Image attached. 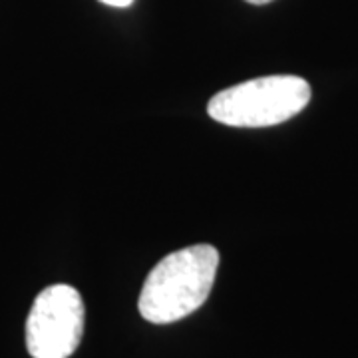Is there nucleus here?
I'll use <instances>...</instances> for the list:
<instances>
[{"label": "nucleus", "mask_w": 358, "mask_h": 358, "mask_svg": "<svg viewBox=\"0 0 358 358\" xmlns=\"http://www.w3.org/2000/svg\"><path fill=\"white\" fill-rule=\"evenodd\" d=\"M100 2L108 4V6H115V8H126L134 0H100Z\"/></svg>", "instance_id": "obj_4"}, {"label": "nucleus", "mask_w": 358, "mask_h": 358, "mask_svg": "<svg viewBox=\"0 0 358 358\" xmlns=\"http://www.w3.org/2000/svg\"><path fill=\"white\" fill-rule=\"evenodd\" d=\"M219 267L213 245H192L169 253L143 282L138 301L140 315L154 324L185 319L207 301Z\"/></svg>", "instance_id": "obj_1"}, {"label": "nucleus", "mask_w": 358, "mask_h": 358, "mask_svg": "<svg viewBox=\"0 0 358 358\" xmlns=\"http://www.w3.org/2000/svg\"><path fill=\"white\" fill-rule=\"evenodd\" d=\"M310 86L289 74L263 76L221 90L207 103V114L233 128H268L307 108Z\"/></svg>", "instance_id": "obj_2"}, {"label": "nucleus", "mask_w": 358, "mask_h": 358, "mask_svg": "<svg viewBox=\"0 0 358 358\" xmlns=\"http://www.w3.org/2000/svg\"><path fill=\"white\" fill-rule=\"evenodd\" d=\"M245 2H249V4H257V6H261V4H268V2H273V0H245Z\"/></svg>", "instance_id": "obj_5"}, {"label": "nucleus", "mask_w": 358, "mask_h": 358, "mask_svg": "<svg viewBox=\"0 0 358 358\" xmlns=\"http://www.w3.org/2000/svg\"><path fill=\"white\" fill-rule=\"evenodd\" d=\"M84 334V301L70 285H52L36 296L26 319V348L32 358H68Z\"/></svg>", "instance_id": "obj_3"}]
</instances>
